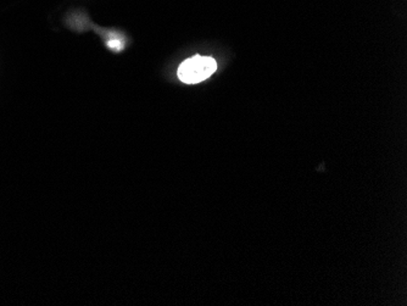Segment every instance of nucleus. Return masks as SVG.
I'll return each instance as SVG.
<instances>
[{"label":"nucleus","mask_w":407,"mask_h":306,"mask_svg":"<svg viewBox=\"0 0 407 306\" xmlns=\"http://www.w3.org/2000/svg\"><path fill=\"white\" fill-rule=\"evenodd\" d=\"M216 70L217 63L215 59L196 55L180 63L177 74L182 82L187 85H196L209 79L215 74Z\"/></svg>","instance_id":"nucleus-1"}]
</instances>
